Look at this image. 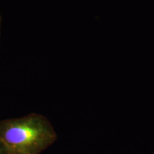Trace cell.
Here are the masks:
<instances>
[{"instance_id":"cell-1","label":"cell","mask_w":154,"mask_h":154,"mask_svg":"<svg viewBox=\"0 0 154 154\" xmlns=\"http://www.w3.org/2000/svg\"><path fill=\"white\" fill-rule=\"evenodd\" d=\"M57 140L53 126L39 113L0 121V141L8 154H41Z\"/></svg>"},{"instance_id":"cell-2","label":"cell","mask_w":154,"mask_h":154,"mask_svg":"<svg viewBox=\"0 0 154 154\" xmlns=\"http://www.w3.org/2000/svg\"><path fill=\"white\" fill-rule=\"evenodd\" d=\"M0 154H8L7 151H6L5 146L1 143V141H0Z\"/></svg>"},{"instance_id":"cell-3","label":"cell","mask_w":154,"mask_h":154,"mask_svg":"<svg viewBox=\"0 0 154 154\" xmlns=\"http://www.w3.org/2000/svg\"><path fill=\"white\" fill-rule=\"evenodd\" d=\"M0 29H1V16H0Z\"/></svg>"}]
</instances>
